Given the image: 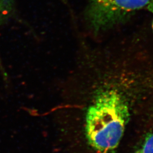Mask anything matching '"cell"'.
Here are the masks:
<instances>
[{
  "label": "cell",
  "instance_id": "obj_6",
  "mask_svg": "<svg viewBox=\"0 0 153 153\" xmlns=\"http://www.w3.org/2000/svg\"></svg>",
  "mask_w": 153,
  "mask_h": 153
},
{
  "label": "cell",
  "instance_id": "obj_4",
  "mask_svg": "<svg viewBox=\"0 0 153 153\" xmlns=\"http://www.w3.org/2000/svg\"><path fill=\"white\" fill-rule=\"evenodd\" d=\"M133 153H153V131L148 134Z\"/></svg>",
  "mask_w": 153,
  "mask_h": 153
},
{
  "label": "cell",
  "instance_id": "obj_5",
  "mask_svg": "<svg viewBox=\"0 0 153 153\" xmlns=\"http://www.w3.org/2000/svg\"><path fill=\"white\" fill-rule=\"evenodd\" d=\"M150 9H151V10L153 12V2L150 4Z\"/></svg>",
  "mask_w": 153,
  "mask_h": 153
},
{
  "label": "cell",
  "instance_id": "obj_2",
  "mask_svg": "<svg viewBox=\"0 0 153 153\" xmlns=\"http://www.w3.org/2000/svg\"><path fill=\"white\" fill-rule=\"evenodd\" d=\"M151 0H90L88 18L97 31L107 29L150 4Z\"/></svg>",
  "mask_w": 153,
  "mask_h": 153
},
{
  "label": "cell",
  "instance_id": "obj_3",
  "mask_svg": "<svg viewBox=\"0 0 153 153\" xmlns=\"http://www.w3.org/2000/svg\"><path fill=\"white\" fill-rule=\"evenodd\" d=\"M14 0H0V25L11 14Z\"/></svg>",
  "mask_w": 153,
  "mask_h": 153
},
{
  "label": "cell",
  "instance_id": "obj_1",
  "mask_svg": "<svg viewBox=\"0 0 153 153\" xmlns=\"http://www.w3.org/2000/svg\"><path fill=\"white\" fill-rule=\"evenodd\" d=\"M129 116L124 95L114 88L99 91L88 106L85 119L86 138L98 153H111L119 146Z\"/></svg>",
  "mask_w": 153,
  "mask_h": 153
}]
</instances>
